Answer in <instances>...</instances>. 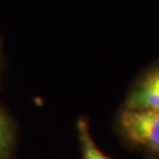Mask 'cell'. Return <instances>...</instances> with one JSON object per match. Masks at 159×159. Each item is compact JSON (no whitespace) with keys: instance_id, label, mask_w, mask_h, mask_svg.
<instances>
[{"instance_id":"3957f363","label":"cell","mask_w":159,"mask_h":159,"mask_svg":"<svg viewBox=\"0 0 159 159\" xmlns=\"http://www.w3.org/2000/svg\"><path fill=\"white\" fill-rule=\"evenodd\" d=\"M77 130H78L83 159H111L97 146V144L94 143L90 133L89 124L86 120L79 119L77 121Z\"/></svg>"},{"instance_id":"7a4b0ae2","label":"cell","mask_w":159,"mask_h":159,"mask_svg":"<svg viewBox=\"0 0 159 159\" xmlns=\"http://www.w3.org/2000/svg\"><path fill=\"white\" fill-rule=\"evenodd\" d=\"M125 107L159 111V67L148 71L137 81L127 96Z\"/></svg>"},{"instance_id":"6da1fadb","label":"cell","mask_w":159,"mask_h":159,"mask_svg":"<svg viewBox=\"0 0 159 159\" xmlns=\"http://www.w3.org/2000/svg\"><path fill=\"white\" fill-rule=\"evenodd\" d=\"M118 125L125 140L159 154V111L125 107Z\"/></svg>"},{"instance_id":"277c9868","label":"cell","mask_w":159,"mask_h":159,"mask_svg":"<svg viewBox=\"0 0 159 159\" xmlns=\"http://www.w3.org/2000/svg\"><path fill=\"white\" fill-rule=\"evenodd\" d=\"M13 144V125L0 108V159H7Z\"/></svg>"}]
</instances>
